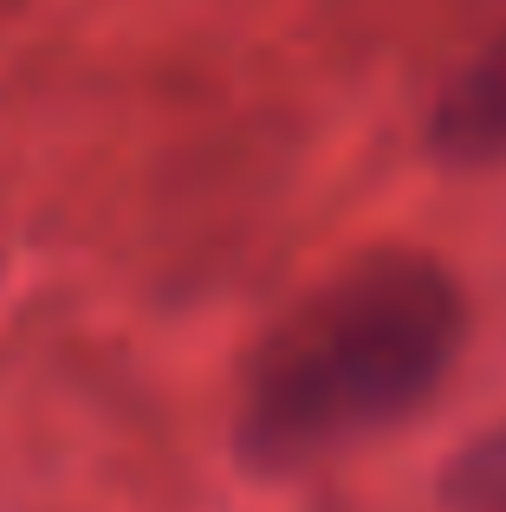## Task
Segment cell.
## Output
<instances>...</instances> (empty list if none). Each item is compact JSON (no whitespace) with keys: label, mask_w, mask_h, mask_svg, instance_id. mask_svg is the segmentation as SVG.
<instances>
[{"label":"cell","mask_w":506,"mask_h":512,"mask_svg":"<svg viewBox=\"0 0 506 512\" xmlns=\"http://www.w3.org/2000/svg\"><path fill=\"white\" fill-rule=\"evenodd\" d=\"M429 150L455 169L506 163V26L442 85L429 111Z\"/></svg>","instance_id":"obj_2"},{"label":"cell","mask_w":506,"mask_h":512,"mask_svg":"<svg viewBox=\"0 0 506 512\" xmlns=\"http://www.w3.org/2000/svg\"><path fill=\"white\" fill-rule=\"evenodd\" d=\"M435 500H442V512H506V422L481 428L448 454Z\"/></svg>","instance_id":"obj_3"},{"label":"cell","mask_w":506,"mask_h":512,"mask_svg":"<svg viewBox=\"0 0 506 512\" xmlns=\"http://www.w3.org/2000/svg\"><path fill=\"white\" fill-rule=\"evenodd\" d=\"M468 305L442 260L383 247L305 292L253 350L234 454L253 474H305L403 428L455 370Z\"/></svg>","instance_id":"obj_1"}]
</instances>
